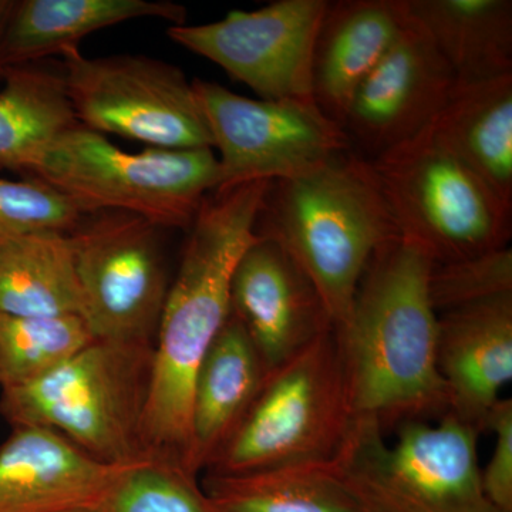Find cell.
I'll return each instance as SVG.
<instances>
[{"label": "cell", "mask_w": 512, "mask_h": 512, "mask_svg": "<svg viewBox=\"0 0 512 512\" xmlns=\"http://www.w3.org/2000/svg\"><path fill=\"white\" fill-rule=\"evenodd\" d=\"M433 258L413 239L384 244L367 264L335 330L353 419L383 433L450 413L437 363L439 315L430 303Z\"/></svg>", "instance_id": "1"}, {"label": "cell", "mask_w": 512, "mask_h": 512, "mask_svg": "<svg viewBox=\"0 0 512 512\" xmlns=\"http://www.w3.org/2000/svg\"><path fill=\"white\" fill-rule=\"evenodd\" d=\"M269 184L254 181L211 191L187 229L154 345L143 430L150 460L190 471L195 376L231 315L232 275L241 256L259 238L256 221Z\"/></svg>", "instance_id": "2"}, {"label": "cell", "mask_w": 512, "mask_h": 512, "mask_svg": "<svg viewBox=\"0 0 512 512\" xmlns=\"http://www.w3.org/2000/svg\"><path fill=\"white\" fill-rule=\"evenodd\" d=\"M255 232L301 266L333 328L348 316L377 249L402 235L375 168L353 148L312 173L272 181Z\"/></svg>", "instance_id": "3"}, {"label": "cell", "mask_w": 512, "mask_h": 512, "mask_svg": "<svg viewBox=\"0 0 512 512\" xmlns=\"http://www.w3.org/2000/svg\"><path fill=\"white\" fill-rule=\"evenodd\" d=\"M153 360L154 346L94 339L35 382L0 390V414L12 427L56 431L104 466H136L150 460Z\"/></svg>", "instance_id": "4"}, {"label": "cell", "mask_w": 512, "mask_h": 512, "mask_svg": "<svg viewBox=\"0 0 512 512\" xmlns=\"http://www.w3.org/2000/svg\"><path fill=\"white\" fill-rule=\"evenodd\" d=\"M26 177L55 188L83 215L123 211L163 229H188L202 200L220 187V164L212 148L128 153L79 124Z\"/></svg>", "instance_id": "5"}, {"label": "cell", "mask_w": 512, "mask_h": 512, "mask_svg": "<svg viewBox=\"0 0 512 512\" xmlns=\"http://www.w3.org/2000/svg\"><path fill=\"white\" fill-rule=\"evenodd\" d=\"M353 423L332 329L266 375L247 413L202 474L335 460Z\"/></svg>", "instance_id": "6"}, {"label": "cell", "mask_w": 512, "mask_h": 512, "mask_svg": "<svg viewBox=\"0 0 512 512\" xmlns=\"http://www.w3.org/2000/svg\"><path fill=\"white\" fill-rule=\"evenodd\" d=\"M478 436L448 413L402 424L389 446L379 424L355 420L338 460L370 512H501L484 494Z\"/></svg>", "instance_id": "7"}, {"label": "cell", "mask_w": 512, "mask_h": 512, "mask_svg": "<svg viewBox=\"0 0 512 512\" xmlns=\"http://www.w3.org/2000/svg\"><path fill=\"white\" fill-rule=\"evenodd\" d=\"M404 237L434 264L508 247L512 208L429 131L370 161Z\"/></svg>", "instance_id": "8"}, {"label": "cell", "mask_w": 512, "mask_h": 512, "mask_svg": "<svg viewBox=\"0 0 512 512\" xmlns=\"http://www.w3.org/2000/svg\"><path fill=\"white\" fill-rule=\"evenodd\" d=\"M60 56L83 127L150 148H214L194 86L180 67L144 55L87 57L80 47H67Z\"/></svg>", "instance_id": "9"}, {"label": "cell", "mask_w": 512, "mask_h": 512, "mask_svg": "<svg viewBox=\"0 0 512 512\" xmlns=\"http://www.w3.org/2000/svg\"><path fill=\"white\" fill-rule=\"evenodd\" d=\"M163 231L130 212L97 211L69 232L94 339L156 345L171 284Z\"/></svg>", "instance_id": "10"}, {"label": "cell", "mask_w": 512, "mask_h": 512, "mask_svg": "<svg viewBox=\"0 0 512 512\" xmlns=\"http://www.w3.org/2000/svg\"><path fill=\"white\" fill-rule=\"evenodd\" d=\"M220 151V187L291 180L352 150L348 134L313 100L248 99L221 84L192 80Z\"/></svg>", "instance_id": "11"}, {"label": "cell", "mask_w": 512, "mask_h": 512, "mask_svg": "<svg viewBox=\"0 0 512 512\" xmlns=\"http://www.w3.org/2000/svg\"><path fill=\"white\" fill-rule=\"evenodd\" d=\"M329 0H276L207 25L170 26L174 43L217 64L262 100H313V47ZM315 101V100H313Z\"/></svg>", "instance_id": "12"}, {"label": "cell", "mask_w": 512, "mask_h": 512, "mask_svg": "<svg viewBox=\"0 0 512 512\" xmlns=\"http://www.w3.org/2000/svg\"><path fill=\"white\" fill-rule=\"evenodd\" d=\"M456 87L446 59L409 16L406 28L357 90L343 130L357 154L375 160L426 131Z\"/></svg>", "instance_id": "13"}, {"label": "cell", "mask_w": 512, "mask_h": 512, "mask_svg": "<svg viewBox=\"0 0 512 512\" xmlns=\"http://www.w3.org/2000/svg\"><path fill=\"white\" fill-rule=\"evenodd\" d=\"M229 305L261 357L266 375L333 329L309 276L268 238L256 239L239 259Z\"/></svg>", "instance_id": "14"}, {"label": "cell", "mask_w": 512, "mask_h": 512, "mask_svg": "<svg viewBox=\"0 0 512 512\" xmlns=\"http://www.w3.org/2000/svg\"><path fill=\"white\" fill-rule=\"evenodd\" d=\"M437 363L450 413L481 433L512 379V293L439 313Z\"/></svg>", "instance_id": "15"}, {"label": "cell", "mask_w": 512, "mask_h": 512, "mask_svg": "<svg viewBox=\"0 0 512 512\" xmlns=\"http://www.w3.org/2000/svg\"><path fill=\"white\" fill-rule=\"evenodd\" d=\"M12 429L0 446V512L94 510L124 468L104 466L56 431Z\"/></svg>", "instance_id": "16"}, {"label": "cell", "mask_w": 512, "mask_h": 512, "mask_svg": "<svg viewBox=\"0 0 512 512\" xmlns=\"http://www.w3.org/2000/svg\"><path fill=\"white\" fill-rule=\"evenodd\" d=\"M409 22L403 0H336L323 15L312 60V97L343 127L353 97Z\"/></svg>", "instance_id": "17"}, {"label": "cell", "mask_w": 512, "mask_h": 512, "mask_svg": "<svg viewBox=\"0 0 512 512\" xmlns=\"http://www.w3.org/2000/svg\"><path fill=\"white\" fill-rule=\"evenodd\" d=\"M265 377V367L247 332L229 315L195 376L188 460L192 474L201 476L207 470L254 402Z\"/></svg>", "instance_id": "18"}, {"label": "cell", "mask_w": 512, "mask_h": 512, "mask_svg": "<svg viewBox=\"0 0 512 512\" xmlns=\"http://www.w3.org/2000/svg\"><path fill=\"white\" fill-rule=\"evenodd\" d=\"M187 8L170 0H18L2 45L3 67L42 62L99 30L137 19L185 25Z\"/></svg>", "instance_id": "19"}, {"label": "cell", "mask_w": 512, "mask_h": 512, "mask_svg": "<svg viewBox=\"0 0 512 512\" xmlns=\"http://www.w3.org/2000/svg\"><path fill=\"white\" fill-rule=\"evenodd\" d=\"M427 131L512 208V74L457 86Z\"/></svg>", "instance_id": "20"}, {"label": "cell", "mask_w": 512, "mask_h": 512, "mask_svg": "<svg viewBox=\"0 0 512 512\" xmlns=\"http://www.w3.org/2000/svg\"><path fill=\"white\" fill-rule=\"evenodd\" d=\"M63 64L8 66L0 84V170L29 175L46 151L79 126Z\"/></svg>", "instance_id": "21"}, {"label": "cell", "mask_w": 512, "mask_h": 512, "mask_svg": "<svg viewBox=\"0 0 512 512\" xmlns=\"http://www.w3.org/2000/svg\"><path fill=\"white\" fill-rule=\"evenodd\" d=\"M457 79L467 86L512 74L511 0H403Z\"/></svg>", "instance_id": "22"}, {"label": "cell", "mask_w": 512, "mask_h": 512, "mask_svg": "<svg viewBox=\"0 0 512 512\" xmlns=\"http://www.w3.org/2000/svg\"><path fill=\"white\" fill-rule=\"evenodd\" d=\"M220 512H370L338 458L242 474H202Z\"/></svg>", "instance_id": "23"}, {"label": "cell", "mask_w": 512, "mask_h": 512, "mask_svg": "<svg viewBox=\"0 0 512 512\" xmlns=\"http://www.w3.org/2000/svg\"><path fill=\"white\" fill-rule=\"evenodd\" d=\"M0 313L83 318L82 289L67 232L0 239Z\"/></svg>", "instance_id": "24"}, {"label": "cell", "mask_w": 512, "mask_h": 512, "mask_svg": "<svg viewBox=\"0 0 512 512\" xmlns=\"http://www.w3.org/2000/svg\"><path fill=\"white\" fill-rule=\"evenodd\" d=\"M94 340L82 316L0 313V390L40 379Z\"/></svg>", "instance_id": "25"}, {"label": "cell", "mask_w": 512, "mask_h": 512, "mask_svg": "<svg viewBox=\"0 0 512 512\" xmlns=\"http://www.w3.org/2000/svg\"><path fill=\"white\" fill-rule=\"evenodd\" d=\"M96 512H220L200 476L178 464L148 460L121 468Z\"/></svg>", "instance_id": "26"}, {"label": "cell", "mask_w": 512, "mask_h": 512, "mask_svg": "<svg viewBox=\"0 0 512 512\" xmlns=\"http://www.w3.org/2000/svg\"><path fill=\"white\" fill-rule=\"evenodd\" d=\"M505 293H512L510 245L431 268L429 296L437 315Z\"/></svg>", "instance_id": "27"}, {"label": "cell", "mask_w": 512, "mask_h": 512, "mask_svg": "<svg viewBox=\"0 0 512 512\" xmlns=\"http://www.w3.org/2000/svg\"><path fill=\"white\" fill-rule=\"evenodd\" d=\"M83 214L69 198L36 180L0 178V239L36 231H70Z\"/></svg>", "instance_id": "28"}, {"label": "cell", "mask_w": 512, "mask_h": 512, "mask_svg": "<svg viewBox=\"0 0 512 512\" xmlns=\"http://www.w3.org/2000/svg\"><path fill=\"white\" fill-rule=\"evenodd\" d=\"M485 430L493 431L495 446L481 470L485 497L501 512H512V400L501 397L488 414Z\"/></svg>", "instance_id": "29"}, {"label": "cell", "mask_w": 512, "mask_h": 512, "mask_svg": "<svg viewBox=\"0 0 512 512\" xmlns=\"http://www.w3.org/2000/svg\"><path fill=\"white\" fill-rule=\"evenodd\" d=\"M16 3L18 0H0V84H2L3 70H5L2 64L3 39H5L6 29H8Z\"/></svg>", "instance_id": "30"}, {"label": "cell", "mask_w": 512, "mask_h": 512, "mask_svg": "<svg viewBox=\"0 0 512 512\" xmlns=\"http://www.w3.org/2000/svg\"><path fill=\"white\" fill-rule=\"evenodd\" d=\"M70 512H96L94 510H79V511H70Z\"/></svg>", "instance_id": "31"}]
</instances>
